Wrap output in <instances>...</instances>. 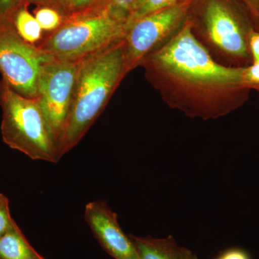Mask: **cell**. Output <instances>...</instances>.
Wrapping results in <instances>:
<instances>
[{
  "mask_svg": "<svg viewBox=\"0 0 259 259\" xmlns=\"http://www.w3.org/2000/svg\"><path fill=\"white\" fill-rule=\"evenodd\" d=\"M15 223L10 214L9 199L0 193V238L8 233Z\"/></svg>",
  "mask_w": 259,
  "mask_h": 259,
  "instance_id": "e0dca14e",
  "label": "cell"
},
{
  "mask_svg": "<svg viewBox=\"0 0 259 259\" xmlns=\"http://www.w3.org/2000/svg\"><path fill=\"white\" fill-rule=\"evenodd\" d=\"M248 12L253 23L255 30L259 31V0H238Z\"/></svg>",
  "mask_w": 259,
  "mask_h": 259,
  "instance_id": "44dd1931",
  "label": "cell"
},
{
  "mask_svg": "<svg viewBox=\"0 0 259 259\" xmlns=\"http://www.w3.org/2000/svg\"><path fill=\"white\" fill-rule=\"evenodd\" d=\"M257 92H258V94H259V90H258V91H257Z\"/></svg>",
  "mask_w": 259,
  "mask_h": 259,
  "instance_id": "cb8c5ba5",
  "label": "cell"
},
{
  "mask_svg": "<svg viewBox=\"0 0 259 259\" xmlns=\"http://www.w3.org/2000/svg\"><path fill=\"white\" fill-rule=\"evenodd\" d=\"M53 58L23 40L10 18L0 19V73L17 93L37 98V84L44 65Z\"/></svg>",
  "mask_w": 259,
  "mask_h": 259,
  "instance_id": "8992f818",
  "label": "cell"
},
{
  "mask_svg": "<svg viewBox=\"0 0 259 259\" xmlns=\"http://www.w3.org/2000/svg\"><path fill=\"white\" fill-rule=\"evenodd\" d=\"M216 259H250L249 255L245 250L240 248H231L223 252Z\"/></svg>",
  "mask_w": 259,
  "mask_h": 259,
  "instance_id": "7402d4cb",
  "label": "cell"
},
{
  "mask_svg": "<svg viewBox=\"0 0 259 259\" xmlns=\"http://www.w3.org/2000/svg\"><path fill=\"white\" fill-rule=\"evenodd\" d=\"M80 61L52 59L44 65L39 77L37 98L57 148L72 101Z\"/></svg>",
  "mask_w": 259,
  "mask_h": 259,
  "instance_id": "ba28073f",
  "label": "cell"
},
{
  "mask_svg": "<svg viewBox=\"0 0 259 259\" xmlns=\"http://www.w3.org/2000/svg\"><path fill=\"white\" fill-rule=\"evenodd\" d=\"M25 3L15 11L11 20L18 35L25 41L37 46L44 39V30Z\"/></svg>",
  "mask_w": 259,
  "mask_h": 259,
  "instance_id": "7c38bea8",
  "label": "cell"
},
{
  "mask_svg": "<svg viewBox=\"0 0 259 259\" xmlns=\"http://www.w3.org/2000/svg\"><path fill=\"white\" fill-rule=\"evenodd\" d=\"M148 82L166 105L191 118L218 119L249 100L243 68L219 64L192 35L190 23L141 61Z\"/></svg>",
  "mask_w": 259,
  "mask_h": 259,
  "instance_id": "6da1fadb",
  "label": "cell"
},
{
  "mask_svg": "<svg viewBox=\"0 0 259 259\" xmlns=\"http://www.w3.org/2000/svg\"><path fill=\"white\" fill-rule=\"evenodd\" d=\"M140 259H197L188 248L180 247L174 237L156 238L129 235Z\"/></svg>",
  "mask_w": 259,
  "mask_h": 259,
  "instance_id": "30bf717a",
  "label": "cell"
},
{
  "mask_svg": "<svg viewBox=\"0 0 259 259\" xmlns=\"http://www.w3.org/2000/svg\"><path fill=\"white\" fill-rule=\"evenodd\" d=\"M85 221L99 243L115 259H140L132 240L120 226L117 214L105 201L87 204Z\"/></svg>",
  "mask_w": 259,
  "mask_h": 259,
  "instance_id": "9c48e42d",
  "label": "cell"
},
{
  "mask_svg": "<svg viewBox=\"0 0 259 259\" xmlns=\"http://www.w3.org/2000/svg\"><path fill=\"white\" fill-rule=\"evenodd\" d=\"M141 0H109L106 10L111 16L127 24Z\"/></svg>",
  "mask_w": 259,
  "mask_h": 259,
  "instance_id": "2e32d148",
  "label": "cell"
},
{
  "mask_svg": "<svg viewBox=\"0 0 259 259\" xmlns=\"http://www.w3.org/2000/svg\"><path fill=\"white\" fill-rule=\"evenodd\" d=\"M33 15L44 32L50 33L60 28L64 23L65 18L59 10L48 6H37Z\"/></svg>",
  "mask_w": 259,
  "mask_h": 259,
  "instance_id": "5bb4252c",
  "label": "cell"
},
{
  "mask_svg": "<svg viewBox=\"0 0 259 259\" xmlns=\"http://www.w3.org/2000/svg\"><path fill=\"white\" fill-rule=\"evenodd\" d=\"M187 0H141L134 13L131 15L127 23V29L131 24L142 18L145 15L150 14L153 12L158 11L163 8H168L173 5L183 3Z\"/></svg>",
  "mask_w": 259,
  "mask_h": 259,
  "instance_id": "9a60e30c",
  "label": "cell"
},
{
  "mask_svg": "<svg viewBox=\"0 0 259 259\" xmlns=\"http://www.w3.org/2000/svg\"><path fill=\"white\" fill-rule=\"evenodd\" d=\"M25 3V0H0V19H11L15 11Z\"/></svg>",
  "mask_w": 259,
  "mask_h": 259,
  "instance_id": "d6986e66",
  "label": "cell"
},
{
  "mask_svg": "<svg viewBox=\"0 0 259 259\" xmlns=\"http://www.w3.org/2000/svg\"><path fill=\"white\" fill-rule=\"evenodd\" d=\"M109 0H64L59 12L65 19L93 14L106 10Z\"/></svg>",
  "mask_w": 259,
  "mask_h": 259,
  "instance_id": "4fadbf2b",
  "label": "cell"
},
{
  "mask_svg": "<svg viewBox=\"0 0 259 259\" xmlns=\"http://www.w3.org/2000/svg\"><path fill=\"white\" fill-rule=\"evenodd\" d=\"M3 141L33 160L59 161L57 144L37 98H28L0 81Z\"/></svg>",
  "mask_w": 259,
  "mask_h": 259,
  "instance_id": "277c9868",
  "label": "cell"
},
{
  "mask_svg": "<svg viewBox=\"0 0 259 259\" xmlns=\"http://www.w3.org/2000/svg\"><path fill=\"white\" fill-rule=\"evenodd\" d=\"M125 38L79 62L72 101L58 142L59 158L82 139L124 78Z\"/></svg>",
  "mask_w": 259,
  "mask_h": 259,
  "instance_id": "7a4b0ae2",
  "label": "cell"
},
{
  "mask_svg": "<svg viewBox=\"0 0 259 259\" xmlns=\"http://www.w3.org/2000/svg\"><path fill=\"white\" fill-rule=\"evenodd\" d=\"M248 49H249L252 63H259V31L254 30L250 32L248 37Z\"/></svg>",
  "mask_w": 259,
  "mask_h": 259,
  "instance_id": "ffe728a7",
  "label": "cell"
},
{
  "mask_svg": "<svg viewBox=\"0 0 259 259\" xmlns=\"http://www.w3.org/2000/svg\"><path fill=\"white\" fill-rule=\"evenodd\" d=\"M28 5H34L35 6H48L59 10L64 0H25Z\"/></svg>",
  "mask_w": 259,
  "mask_h": 259,
  "instance_id": "603a6c76",
  "label": "cell"
},
{
  "mask_svg": "<svg viewBox=\"0 0 259 259\" xmlns=\"http://www.w3.org/2000/svg\"><path fill=\"white\" fill-rule=\"evenodd\" d=\"M192 35L219 64H252L248 37L255 25L238 0H194L187 15Z\"/></svg>",
  "mask_w": 259,
  "mask_h": 259,
  "instance_id": "3957f363",
  "label": "cell"
},
{
  "mask_svg": "<svg viewBox=\"0 0 259 259\" xmlns=\"http://www.w3.org/2000/svg\"><path fill=\"white\" fill-rule=\"evenodd\" d=\"M194 0L163 8L131 24L125 37L127 74L151 52L168 42L183 26Z\"/></svg>",
  "mask_w": 259,
  "mask_h": 259,
  "instance_id": "52a82bcc",
  "label": "cell"
},
{
  "mask_svg": "<svg viewBox=\"0 0 259 259\" xmlns=\"http://www.w3.org/2000/svg\"><path fill=\"white\" fill-rule=\"evenodd\" d=\"M0 259H45L34 249L15 223L0 238Z\"/></svg>",
  "mask_w": 259,
  "mask_h": 259,
  "instance_id": "8fae6325",
  "label": "cell"
},
{
  "mask_svg": "<svg viewBox=\"0 0 259 259\" xmlns=\"http://www.w3.org/2000/svg\"><path fill=\"white\" fill-rule=\"evenodd\" d=\"M243 83L250 90H259V63H252L243 68Z\"/></svg>",
  "mask_w": 259,
  "mask_h": 259,
  "instance_id": "ac0fdd59",
  "label": "cell"
},
{
  "mask_svg": "<svg viewBox=\"0 0 259 259\" xmlns=\"http://www.w3.org/2000/svg\"><path fill=\"white\" fill-rule=\"evenodd\" d=\"M127 31V24L105 10L65 19L37 47L55 60L80 61L125 38Z\"/></svg>",
  "mask_w": 259,
  "mask_h": 259,
  "instance_id": "5b68a950",
  "label": "cell"
}]
</instances>
